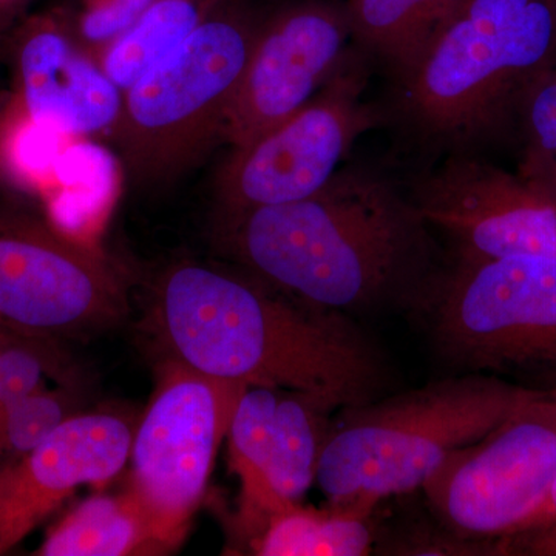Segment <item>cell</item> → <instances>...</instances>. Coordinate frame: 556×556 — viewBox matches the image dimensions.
Here are the masks:
<instances>
[{"mask_svg":"<svg viewBox=\"0 0 556 556\" xmlns=\"http://www.w3.org/2000/svg\"><path fill=\"white\" fill-rule=\"evenodd\" d=\"M148 327L164 357L338 409L375 401L382 365L346 314L289 298L244 269L178 262L156 277Z\"/></svg>","mask_w":556,"mask_h":556,"instance_id":"obj_1","label":"cell"},{"mask_svg":"<svg viewBox=\"0 0 556 556\" xmlns=\"http://www.w3.org/2000/svg\"><path fill=\"white\" fill-rule=\"evenodd\" d=\"M548 527H556V477L554 482H552L551 489H548L546 500H544L543 504L522 522V526L519 527L515 535L538 532V530L548 529Z\"/></svg>","mask_w":556,"mask_h":556,"instance_id":"obj_24","label":"cell"},{"mask_svg":"<svg viewBox=\"0 0 556 556\" xmlns=\"http://www.w3.org/2000/svg\"><path fill=\"white\" fill-rule=\"evenodd\" d=\"M10 327H5V325L0 324V339L3 338V336L7 334V331H9Z\"/></svg>","mask_w":556,"mask_h":556,"instance_id":"obj_28","label":"cell"},{"mask_svg":"<svg viewBox=\"0 0 556 556\" xmlns=\"http://www.w3.org/2000/svg\"><path fill=\"white\" fill-rule=\"evenodd\" d=\"M526 179L556 204V164L527 163Z\"/></svg>","mask_w":556,"mask_h":556,"instance_id":"obj_25","label":"cell"},{"mask_svg":"<svg viewBox=\"0 0 556 556\" xmlns=\"http://www.w3.org/2000/svg\"><path fill=\"white\" fill-rule=\"evenodd\" d=\"M336 412L338 408L314 394L280 390L265 479L283 506L300 503L316 482Z\"/></svg>","mask_w":556,"mask_h":556,"instance_id":"obj_16","label":"cell"},{"mask_svg":"<svg viewBox=\"0 0 556 556\" xmlns=\"http://www.w3.org/2000/svg\"><path fill=\"white\" fill-rule=\"evenodd\" d=\"M75 388H38L14 402L0 416V466L31 452L70 419L78 415Z\"/></svg>","mask_w":556,"mask_h":556,"instance_id":"obj_20","label":"cell"},{"mask_svg":"<svg viewBox=\"0 0 556 556\" xmlns=\"http://www.w3.org/2000/svg\"><path fill=\"white\" fill-rule=\"evenodd\" d=\"M127 313L126 283L101 255L0 193V324L58 342L115 327Z\"/></svg>","mask_w":556,"mask_h":556,"instance_id":"obj_8","label":"cell"},{"mask_svg":"<svg viewBox=\"0 0 556 556\" xmlns=\"http://www.w3.org/2000/svg\"><path fill=\"white\" fill-rule=\"evenodd\" d=\"M551 391L552 394H554V396L556 397V387L554 388V390H548Z\"/></svg>","mask_w":556,"mask_h":556,"instance_id":"obj_30","label":"cell"},{"mask_svg":"<svg viewBox=\"0 0 556 556\" xmlns=\"http://www.w3.org/2000/svg\"><path fill=\"white\" fill-rule=\"evenodd\" d=\"M5 40L7 36L0 35V64L5 61Z\"/></svg>","mask_w":556,"mask_h":556,"instance_id":"obj_27","label":"cell"},{"mask_svg":"<svg viewBox=\"0 0 556 556\" xmlns=\"http://www.w3.org/2000/svg\"><path fill=\"white\" fill-rule=\"evenodd\" d=\"M226 0H150L137 22L102 53L101 64L121 90L199 30Z\"/></svg>","mask_w":556,"mask_h":556,"instance_id":"obj_18","label":"cell"},{"mask_svg":"<svg viewBox=\"0 0 556 556\" xmlns=\"http://www.w3.org/2000/svg\"><path fill=\"white\" fill-rule=\"evenodd\" d=\"M247 383L212 378L164 357L131 439L127 486L174 552L204 495Z\"/></svg>","mask_w":556,"mask_h":556,"instance_id":"obj_7","label":"cell"},{"mask_svg":"<svg viewBox=\"0 0 556 556\" xmlns=\"http://www.w3.org/2000/svg\"><path fill=\"white\" fill-rule=\"evenodd\" d=\"M420 305L456 367L556 372V257L457 258Z\"/></svg>","mask_w":556,"mask_h":556,"instance_id":"obj_6","label":"cell"},{"mask_svg":"<svg viewBox=\"0 0 556 556\" xmlns=\"http://www.w3.org/2000/svg\"><path fill=\"white\" fill-rule=\"evenodd\" d=\"M260 21L240 0H226L199 30L124 90L108 138L131 182L142 188L172 185L223 142Z\"/></svg>","mask_w":556,"mask_h":556,"instance_id":"obj_5","label":"cell"},{"mask_svg":"<svg viewBox=\"0 0 556 556\" xmlns=\"http://www.w3.org/2000/svg\"><path fill=\"white\" fill-rule=\"evenodd\" d=\"M556 477V397L544 390L477 442L456 448L424 492L442 525L470 540L508 538Z\"/></svg>","mask_w":556,"mask_h":556,"instance_id":"obj_9","label":"cell"},{"mask_svg":"<svg viewBox=\"0 0 556 556\" xmlns=\"http://www.w3.org/2000/svg\"><path fill=\"white\" fill-rule=\"evenodd\" d=\"M148 510L126 486L119 493L87 497L43 538L38 556L166 555Z\"/></svg>","mask_w":556,"mask_h":556,"instance_id":"obj_15","label":"cell"},{"mask_svg":"<svg viewBox=\"0 0 556 556\" xmlns=\"http://www.w3.org/2000/svg\"><path fill=\"white\" fill-rule=\"evenodd\" d=\"M13 100L35 126L108 138L124 91L72 30L64 9L28 14L7 35Z\"/></svg>","mask_w":556,"mask_h":556,"instance_id":"obj_13","label":"cell"},{"mask_svg":"<svg viewBox=\"0 0 556 556\" xmlns=\"http://www.w3.org/2000/svg\"><path fill=\"white\" fill-rule=\"evenodd\" d=\"M555 65L556 0H455L397 76V110L420 137L468 144Z\"/></svg>","mask_w":556,"mask_h":556,"instance_id":"obj_3","label":"cell"},{"mask_svg":"<svg viewBox=\"0 0 556 556\" xmlns=\"http://www.w3.org/2000/svg\"><path fill=\"white\" fill-rule=\"evenodd\" d=\"M455 0H350L353 38L394 76L416 60Z\"/></svg>","mask_w":556,"mask_h":556,"instance_id":"obj_19","label":"cell"},{"mask_svg":"<svg viewBox=\"0 0 556 556\" xmlns=\"http://www.w3.org/2000/svg\"><path fill=\"white\" fill-rule=\"evenodd\" d=\"M428 229L393 182L345 167L308 199L222 217L219 241L269 287L346 314L391 300L420 305L438 276Z\"/></svg>","mask_w":556,"mask_h":556,"instance_id":"obj_2","label":"cell"},{"mask_svg":"<svg viewBox=\"0 0 556 556\" xmlns=\"http://www.w3.org/2000/svg\"><path fill=\"white\" fill-rule=\"evenodd\" d=\"M369 517L354 508L292 504L274 515L249 547L260 556L367 555L375 540Z\"/></svg>","mask_w":556,"mask_h":556,"instance_id":"obj_17","label":"cell"},{"mask_svg":"<svg viewBox=\"0 0 556 556\" xmlns=\"http://www.w3.org/2000/svg\"><path fill=\"white\" fill-rule=\"evenodd\" d=\"M137 422L110 409L78 413L38 447L0 466V555L20 546L80 485L101 489L118 477Z\"/></svg>","mask_w":556,"mask_h":556,"instance_id":"obj_14","label":"cell"},{"mask_svg":"<svg viewBox=\"0 0 556 556\" xmlns=\"http://www.w3.org/2000/svg\"><path fill=\"white\" fill-rule=\"evenodd\" d=\"M36 0H0V35L7 36L30 14Z\"/></svg>","mask_w":556,"mask_h":556,"instance_id":"obj_26","label":"cell"},{"mask_svg":"<svg viewBox=\"0 0 556 556\" xmlns=\"http://www.w3.org/2000/svg\"><path fill=\"white\" fill-rule=\"evenodd\" d=\"M409 199L455 243L457 258L556 257V204L526 178L453 156L420 178Z\"/></svg>","mask_w":556,"mask_h":556,"instance_id":"obj_12","label":"cell"},{"mask_svg":"<svg viewBox=\"0 0 556 556\" xmlns=\"http://www.w3.org/2000/svg\"><path fill=\"white\" fill-rule=\"evenodd\" d=\"M503 551H521L518 554L556 556V527L506 538Z\"/></svg>","mask_w":556,"mask_h":556,"instance_id":"obj_23","label":"cell"},{"mask_svg":"<svg viewBox=\"0 0 556 556\" xmlns=\"http://www.w3.org/2000/svg\"><path fill=\"white\" fill-rule=\"evenodd\" d=\"M364 62L348 54L338 73L299 112L233 148L217 178L222 217L308 199L325 188L354 141L376 124L362 101Z\"/></svg>","mask_w":556,"mask_h":556,"instance_id":"obj_10","label":"cell"},{"mask_svg":"<svg viewBox=\"0 0 556 556\" xmlns=\"http://www.w3.org/2000/svg\"><path fill=\"white\" fill-rule=\"evenodd\" d=\"M350 38L346 9L324 0L291 3L262 17L223 142L241 148L308 104L346 60Z\"/></svg>","mask_w":556,"mask_h":556,"instance_id":"obj_11","label":"cell"},{"mask_svg":"<svg viewBox=\"0 0 556 556\" xmlns=\"http://www.w3.org/2000/svg\"><path fill=\"white\" fill-rule=\"evenodd\" d=\"M518 110L530 142L527 163L556 164V65L532 84Z\"/></svg>","mask_w":556,"mask_h":556,"instance_id":"obj_22","label":"cell"},{"mask_svg":"<svg viewBox=\"0 0 556 556\" xmlns=\"http://www.w3.org/2000/svg\"><path fill=\"white\" fill-rule=\"evenodd\" d=\"M150 0H79L64 9L72 30L91 54L102 53L141 16Z\"/></svg>","mask_w":556,"mask_h":556,"instance_id":"obj_21","label":"cell"},{"mask_svg":"<svg viewBox=\"0 0 556 556\" xmlns=\"http://www.w3.org/2000/svg\"><path fill=\"white\" fill-rule=\"evenodd\" d=\"M10 329H11V328H10ZM10 329H9V331H7V334H5V336H3V338H2V339H0V346H2L3 340H5V339H7V336H9Z\"/></svg>","mask_w":556,"mask_h":556,"instance_id":"obj_29","label":"cell"},{"mask_svg":"<svg viewBox=\"0 0 556 556\" xmlns=\"http://www.w3.org/2000/svg\"><path fill=\"white\" fill-rule=\"evenodd\" d=\"M541 393L473 372L340 408L316 482L329 506L371 514L383 497L422 489L450 453Z\"/></svg>","mask_w":556,"mask_h":556,"instance_id":"obj_4","label":"cell"}]
</instances>
